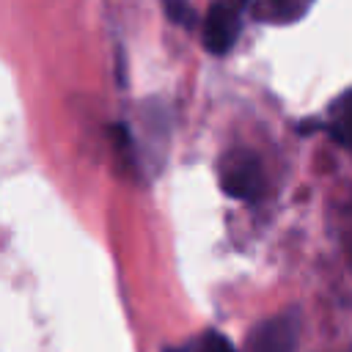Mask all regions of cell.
I'll return each mask as SVG.
<instances>
[{"mask_svg": "<svg viewBox=\"0 0 352 352\" xmlns=\"http://www.w3.org/2000/svg\"><path fill=\"white\" fill-rule=\"evenodd\" d=\"M297 346V319L275 316L261 322L248 338V352H294Z\"/></svg>", "mask_w": 352, "mask_h": 352, "instance_id": "3957f363", "label": "cell"}, {"mask_svg": "<svg viewBox=\"0 0 352 352\" xmlns=\"http://www.w3.org/2000/svg\"><path fill=\"white\" fill-rule=\"evenodd\" d=\"M162 3H165V14H168L170 22L182 25L187 30L195 28V11H192V6L187 0H162Z\"/></svg>", "mask_w": 352, "mask_h": 352, "instance_id": "277c9868", "label": "cell"}, {"mask_svg": "<svg viewBox=\"0 0 352 352\" xmlns=\"http://www.w3.org/2000/svg\"><path fill=\"white\" fill-rule=\"evenodd\" d=\"M220 187L226 195L239 201H253L261 192V168L258 160L248 151H236L223 162Z\"/></svg>", "mask_w": 352, "mask_h": 352, "instance_id": "6da1fadb", "label": "cell"}, {"mask_svg": "<svg viewBox=\"0 0 352 352\" xmlns=\"http://www.w3.org/2000/svg\"><path fill=\"white\" fill-rule=\"evenodd\" d=\"M217 3H226V6H231V8H236V11H242V6H245L248 0H217Z\"/></svg>", "mask_w": 352, "mask_h": 352, "instance_id": "52a82bcc", "label": "cell"}, {"mask_svg": "<svg viewBox=\"0 0 352 352\" xmlns=\"http://www.w3.org/2000/svg\"><path fill=\"white\" fill-rule=\"evenodd\" d=\"M236 36H239V11L226 6V3H212L206 16H204V25H201L204 47L209 52L220 55V52L231 50Z\"/></svg>", "mask_w": 352, "mask_h": 352, "instance_id": "7a4b0ae2", "label": "cell"}, {"mask_svg": "<svg viewBox=\"0 0 352 352\" xmlns=\"http://www.w3.org/2000/svg\"><path fill=\"white\" fill-rule=\"evenodd\" d=\"M198 352H236V346L220 333H206L198 344Z\"/></svg>", "mask_w": 352, "mask_h": 352, "instance_id": "5b68a950", "label": "cell"}, {"mask_svg": "<svg viewBox=\"0 0 352 352\" xmlns=\"http://www.w3.org/2000/svg\"><path fill=\"white\" fill-rule=\"evenodd\" d=\"M338 132H341V138H344V143L352 148V104L341 113V124H338Z\"/></svg>", "mask_w": 352, "mask_h": 352, "instance_id": "8992f818", "label": "cell"}]
</instances>
